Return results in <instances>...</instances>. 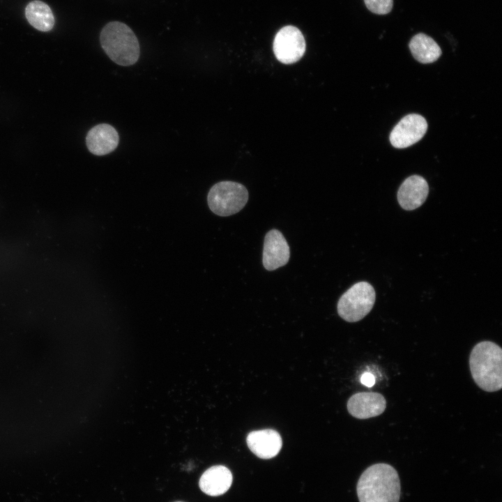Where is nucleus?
I'll return each instance as SVG.
<instances>
[{"instance_id": "obj_1", "label": "nucleus", "mask_w": 502, "mask_h": 502, "mask_svg": "<svg viewBox=\"0 0 502 502\" xmlns=\"http://www.w3.org/2000/svg\"><path fill=\"white\" fill-rule=\"evenodd\" d=\"M359 502H399L401 486L394 467L376 463L367 467L360 476L356 486Z\"/></svg>"}, {"instance_id": "obj_2", "label": "nucleus", "mask_w": 502, "mask_h": 502, "mask_svg": "<svg viewBox=\"0 0 502 502\" xmlns=\"http://www.w3.org/2000/svg\"><path fill=\"white\" fill-rule=\"evenodd\" d=\"M472 378L482 390L492 393L502 388V349L491 341H482L472 349L469 356Z\"/></svg>"}, {"instance_id": "obj_3", "label": "nucleus", "mask_w": 502, "mask_h": 502, "mask_svg": "<svg viewBox=\"0 0 502 502\" xmlns=\"http://www.w3.org/2000/svg\"><path fill=\"white\" fill-rule=\"evenodd\" d=\"M100 43L109 59L119 66H132L139 57L138 39L132 30L123 22H108L100 31Z\"/></svg>"}, {"instance_id": "obj_4", "label": "nucleus", "mask_w": 502, "mask_h": 502, "mask_svg": "<svg viewBox=\"0 0 502 502\" xmlns=\"http://www.w3.org/2000/svg\"><path fill=\"white\" fill-rule=\"evenodd\" d=\"M248 197V191L243 185L224 181L211 187L207 203L213 213L226 217L239 212L245 206Z\"/></svg>"}, {"instance_id": "obj_5", "label": "nucleus", "mask_w": 502, "mask_h": 502, "mask_svg": "<svg viewBox=\"0 0 502 502\" xmlns=\"http://www.w3.org/2000/svg\"><path fill=\"white\" fill-rule=\"evenodd\" d=\"M376 298L373 287L367 282L354 284L340 297L337 303L339 316L348 322H356L372 309Z\"/></svg>"}, {"instance_id": "obj_6", "label": "nucleus", "mask_w": 502, "mask_h": 502, "mask_svg": "<svg viewBox=\"0 0 502 502\" xmlns=\"http://www.w3.org/2000/svg\"><path fill=\"white\" fill-rule=\"evenodd\" d=\"M305 41L301 31L294 26L282 27L275 35L273 49L276 59L284 64L300 60L305 52Z\"/></svg>"}, {"instance_id": "obj_7", "label": "nucleus", "mask_w": 502, "mask_h": 502, "mask_svg": "<svg viewBox=\"0 0 502 502\" xmlns=\"http://www.w3.org/2000/svg\"><path fill=\"white\" fill-rule=\"evenodd\" d=\"M427 129L425 119L420 114H410L403 117L390 134V142L397 149L409 147L425 135Z\"/></svg>"}, {"instance_id": "obj_8", "label": "nucleus", "mask_w": 502, "mask_h": 502, "mask_svg": "<svg viewBox=\"0 0 502 502\" xmlns=\"http://www.w3.org/2000/svg\"><path fill=\"white\" fill-rule=\"evenodd\" d=\"M290 257V248L283 234L273 229L264 238L262 262L268 271H274L287 264Z\"/></svg>"}, {"instance_id": "obj_9", "label": "nucleus", "mask_w": 502, "mask_h": 502, "mask_svg": "<svg viewBox=\"0 0 502 502\" xmlns=\"http://www.w3.org/2000/svg\"><path fill=\"white\" fill-rule=\"evenodd\" d=\"M349 413L358 419H367L382 414L386 408L383 395L376 392H360L353 395L347 402Z\"/></svg>"}, {"instance_id": "obj_10", "label": "nucleus", "mask_w": 502, "mask_h": 502, "mask_svg": "<svg viewBox=\"0 0 502 502\" xmlns=\"http://www.w3.org/2000/svg\"><path fill=\"white\" fill-rule=\"evenodd\" d=\"M429 193L426 180L418 175L406 178L397 192V201L400 206L406 211L420 207L425 201Z\"/></svg>"}, {"instance_id": "obj_11", "label": "nucleus", "mask_w": 502, "mask_h": 502, "mask_svg": "<svg viewBox=\"0 0 502 502\" xmlns=\"http://www.w3.org/2000/svg\"><path fill=\"white\" fill-rule=\"evenodd\" d=\"M246 442L251 452L258 457L265 459L276 456L282 445L280 434L271 429L250 432Z\"/></svg>"}, {"instance_id": "obj_12", "label": "nucleus", "mask_w": 502, "mask_h": 502, "mask_svg": "<svg viewBox=\"0 0 502 502\" xmlns=\"http://www.w3.org/2000/svg\"><path fill=\"white\" fill-rule=\"evenodd\" d=\"M119 142L116 130L108 123H100L93 127L86 137L89 151L96 155H105L116 149Z\"/></svg>"}, {"instance_id": "obj_13", "label": "nucleus", "mask_w": 502, "mask_h": 502, "mask_svg": "<svg viewBox=\"0 0 502 502\" xmlns=\"http://www.w3.org/2000/svg\"><path fill=\"white\" fill-rule=\"evenodd\" d=\"M232 479L229 469L217 465L210 467L201 475L199 485L204 493L216 496L225 494L230 488Z\"/></svg>"}, {"instance_id": "obj_14", "label": "nucleus", "mask_w": 502, "mask_h": 502, "mask_svg": "<svg viewBox=\"0 0 502 502\" xmlns=\"http://www.w3.org/2000/svg\"><path fill=\"white\" fill-rule=\"evenodd\" d=\"M409 47L414 59L422 63H433L441 55V47L435 40L423 33L413 36Z\"/></svg>"}, {"instance_id": "obj_15", "label": "nucleus", "mask_w": 502, "mask_h": 502, "mask_svg": "<svg viewBox=\"0 0 502 502\" xmlns=\"http://www.w3.org/2000/svg\"><path fill=\"white\" fill-rule=\"evenodd\" d=\"M25 15L29 24L40 31H50L54 24V17L47 4L35 0L26 6Z\"/></svg>"}, {"instance_id": "obj_16", "label": "nucleus", "mask_w": 502, "mask_h": 502, "mask_svg": "<svg viewBox=\"0 0 502 502\" xmlns=\"http://www.w3.org/2000/svg\"><path fill=\"white\" fill-rule=\"evenodd\" d=\"M367 8L377 15L389 13L393 6V0H364Z\"/></svg>"}, {"instance_id": "obj_17", "label": "nucleus", "mask_w": 502, "mask_h": 502, "mask_svg": "<svg viewBox=\"0 0 502 502\" xmlns=\"http://www.w3.org/2000/svg\"><path fill=\"white\" fill-rule=\"evenodd\" d=\"M360 381L363 385L368 387H372L375 382L374 376L367 372H365L362 375Z\"/></svg>"}, {"instance_id": "obj_18", "label": "nucleus", "mask_w": 502, "mask_h": 502, "mask_svg": "<svg viewBox=\"0 0 502 502\" xmlns=\"http://www.w3.org/2000/svg\"><path fill=\"white\" fill-rule=\"evenodd\" d=\"M176 502H181V501H176Z\"/></svg>"}]
</instances>
